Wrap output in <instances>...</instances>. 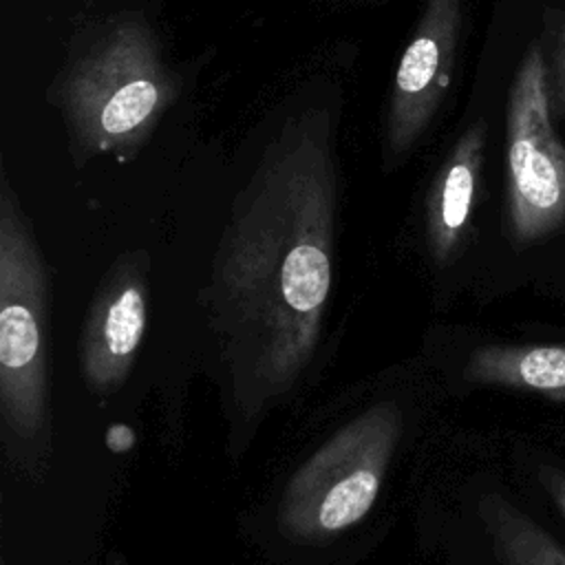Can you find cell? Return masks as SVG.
Here are the masks:
<instances>
[{
	"label": "cell",
	"mask_w": 565,
	"mask_h": 565,
	"mask_svg": "<svg viewBox=\"0 0 565 565\" xmlns=\"http://www.w3.org/2000/svg\"><path fill=\"white\" fill-rule=\"evenodd\" d=\"M335 207L331 121L311 110L263 154L214 267V329L245 411L287 393L316 351L333 280Z\"/></svg>",
	"instance_id": "1"
},
{
	"label": "cell",
	"mask_w": 565,
	"mask_h": 565,
	"mask_svg": "<svg viewBox=\"0 0 565 565\" xmlns=\"http://www.w3.org/2000/svg\"><path fill=\"white\" fill-rule=\"evenodd\" d=\"M79 157H132L179 95L161 44L143 15H119L53 86Z\"/></svg>",
	"instance_id": "2"
},
{
	"label": "cell",
	"mask_w": 565,
	"mask_h": 565,
	"mask_svg": "<svg viewBox=\"0 0 565 565\" xmlns=\"http://www.w3.org/2000/svg\"><path fill=\"white\" fill-rule=\"evenodd\" d=\"M463 0H426L391 84L384 119L386 166L408 154L439 110L455 68Z\"/></svg>",
	"instance_id": "6"
},
{
	"label": "cell",
	"mask_w": 565,
	"mask_h": 565,
	"mask_svg": "<svg viewBox=\"0 0 565 565\" xmlns=\"http://www.w3.org/2000/svg\"><path fill=\"white\" fill-rule=\"evenodd\" d=\"M146 329V276L139 258L121 260L97 296L82 340V371L97 393L128 375Z\"/></svg>",
	"instance_id": "7"
},
{
	"label": "cell",
	"mask_w": 565,
	"mask_h": 565,
	"mask_svg": "<svg viewBox=\"0 0 565 565\" xmlns=\"http://www.w3.org/2000/svg\"><path fill=\"white\" fill-rule=\"evenodd\" d=\"M505 227L516 247L565 230V143L554 126L547 57L539 42L523 53L508 95Z\"/></svg>",
	"instance_id": "5"
},
{
	"label": "cell",
	"mask_w": 565,
	"mask_h": 565,
	"mask_svg": "<svg viewBox=\"0 0 565 565\" xmlns=\"http://www.w3.org/2000/svg\"><path fill=\"white\" fill-rule=\"evenodd\" d=\"M472 382L532 393L565 404V344H494L477 349L466 366Z\"/></svg>",
	"instance_id": "9"
},
{
	"label": "cell",
	"mask_w": 565,
	"mask_h": 565,
	"mask_svg": "<svg viewBox=\"0 0 565 565\" xmlns=\"http://www.w3.org/2000/svg\"><path fill=\"white\" fill-rule=\"evenodd\" d=\"M539 479L565 523V470L554 466H543L539 468Z\"/></svg>",
	"instance_id": "12"
},
{
	"label": "cell",
	"mask_w": 565,
	"mask_h": 565,
	"mask_svg": "<svg viewBox=\"0 0 565 565\" xmlns=\"http://www.w3.org/2000/svg\"><path fill=\"white\" fill-rule=\"evenodd\" d=\"M46 271L9 177L0 185V415L4 441L24 468L49 452Z\"/></svg>",
	"instance_id": "3"
},
{
	"label": "cell",
	"mask_w": 565,
	"mask_h": 565,
	"mask_svg": "<svg viewBox=\"0 0 565 565\" xmlns=\"http://www.w3.org/2000/svg\"><path fill=\"white\" fill-rule=\"evenodd\" d=\"M486 121H472L441 161L426 205V236L437 263H446L470 225L486 154Z\"/></svg>",
	"instance_id": "8"
},
{
	"label": "cell",
	"mask_w": 565,
	"mask_h": 565,
	"mask_svg": "<svg viewBox=\"0 0 565 565\" xmlns=\"http://www.w3.org/2000/svg\"><path fill=\"white\" fill-rule=\"evenodd\" d=\"M399 413L380 404L342 426L289 479L278 523L285 536L322 543L373 508L399 437Z\"/></svg>",
	"instance_id": "4"
},
{
	"label": "cell",
	"mask_w": 565,
	"mask_h": 565,
	"mask_svg": "<svg viewBox=\"0 0 565 565\" xmlns=\"http://www.w3.org/2000/svg\"><path fill=\"white\" fill-rule=\"evenodd\" d=\"M547 82L552 113L554 117L565 119V24H561L552 42V51L547 57Z\"/></svg>",
	"instance_id": "11"
},
{
	"label": "cell",
	"mask_w": 565,
	"mask_h": 565,
	"mask_svg": "<svg viewBox=\"0 0 565 565\" xmlns=\"http://www.w3.org/2000/svg\"><path fill=\"white\" fill-rule=\"evenodd\" d=\"M479 514L499 565H565V547L508 499L486 494Z\"/></svg>",
	"instance_id": "10"
}]
</instances>
